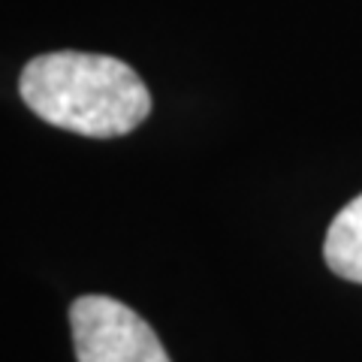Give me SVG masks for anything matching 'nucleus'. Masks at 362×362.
Wrapping results in <instances>:
<instances>
[{
  "label": "nucleus",
  "mask_w": 362,
  "mask_h": 362,
  "mask_svg": "<svg viewBox=\"0 0 362 362\" xmlns=\"http://www.w3.org/2000/svg\"><path fill=\"white\" fill-rule=\"evenodd\" d=\"M18 94L42 121L90 139L130 133L151 112V94L133 66L88 52L37 54L21 70Z\"/></svg>",
  "instance_id": "f257e3e1"
},
{
  "label": "nucleus",
  "mask_w": 362,
  "mask_h": 362,
  "mask_svg": "<svg viewBox=\"0 0 362 362\" xmlns=\"http://www.w3.org/2000/svg\"><path fill=\"white\" fill-rule=\"evenodd\" d=\"M323 257L338 278L362 284V194L335 214L323 242Z\"/></svg>",
  "instance_id": "7ed1b4c3"
},
{
  "label": "nucleus",
  "mask_w": 362,
  "mask_h": 362,
  "mask_svg": "<svg viewBox=\"0 0 362 362\" xmlns=\"http://www.w3.org/2000/svg\"><path fill=\"white\" fill-rule=\"evenodd\" d=\"M70 329L78 362H169L151 326L109 296H78Z\"/></svg>",
  "instance_id": "f03ea898"
}]
</instances>
